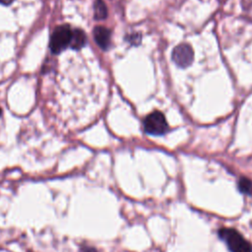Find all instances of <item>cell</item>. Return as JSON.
I'll use <instances>...</instances> for the list:
<instances>
[{"label": "cell", "instance_id": "6da1fadb", "mask_svg": "<svg viewBox=\"0 0 252 252\" xmlns=\"http://www.w3.org/2000/svg\"><path fill=\"white\" fill-rule=\"evenodd\" d=\"M219 236L224 241L230 252H252V245L236 229L221 227Z\"/></svg>", "mask_w": 252, "mask_h": 252}, {"label": "cell", "instance_id": "7a4b0ae2", "mask_svg": "<svg viewBox=\"0 0 252 252\" xmlns=\"http://www.w3.org/2000/svg\"><path fill=\"white\" fill-rule=\"evenodd\" d=\"M72 30L68 25H61L54 29L50 36L49 47L52 53L59 54L70 46Z\"/></svg>", "mask_w": 252, "mask_h": 252}, {"label": "cell", "instance_id": "3957f363", "mask_svg": "<svg viewBox=\"0 0 252 252\" xmlns=\"http://www.w3.org/2000/svg\"><path fill=\"white\" fill-rule=\"evenodd\" d=\"M145 132L150 135L160 136L168 131V125L164 115L159 111L150 113L144 120Z\"/></svg>", "mask_w": 252, "mask_h": 252}, {"label": "cell", "instance_id": "277c9868", "mask_svg": "<svg viewBox=\"0 0 252 252\" xmlns=\"http://www.w3.org/2000/svg\"><path fill=\"white\" fill-rule=\"evenodd\" d=\"M172 60L179 67L189 66L193 60V50L190 45L186 43L177 45L172 51Z\"/></svg>", "mask_w": 252, "mask_h": 252}, {"label": "cell", "instance_id": "5b68a950", "mask_svg": "<svg viewBox=\"0 0 252 252\" xmlns=\"http://www.w3.org/2000/svg\"><path fill=\"white\" fill-rule=\"evenodd\" d=\"M94 37L97 45L102 49H107L110 43V31L104 27H95L94 30Z\"/></svg>", "mask_w": 252, "mask_h": 252}, {"label": "cell", "instance_id": "8992f818", "mask_svg": "<svg viewBox=\"0 0 252 252\" xmlns=\"http://www.w3.org/2000/svg\"><path fill=\"white\" fill-rule=\"evenodd\" d=\"M87 42V37L85 32L80 29L72 30V36L70 41V47L74 50H79L85 46Z\"/></svg>", "mask_w": 252, "mask_h": 252}, {"label": "cell", "instance_id": "52a82bcc", "mask_svg": "<svg viewBox=\"0 0 252 252\" xmlns=\"http://www.w3.org/2000/svg\"><path fill=\"white\" fill-rule=\"evenodd\" d=\"M107 16V8L102 0L94 2V18L96 20H103Z\"/></svg>", "mask_w": 252, "mask_h": 252}, {"label": "cell", "instance_id": "ba28073f", "mask_svg": "<svg viewBox=\"0 0 252 252\" xmlns=\"http://www.w3.org/2000/svg\"><path fill=\"white\" fill-rule=\"evenodd\" d=\"M238 190L245 195H252V181L247 177H241L238 181Z\"/></svg>", "mask_w": 252, "mask_h": 252}, {"label": "cell", "instance_id": "9c48e42d", "mask_svg": "<svg viewBox=\"0 0 252 252\" xmlns=\"http://www.w3.org/2000/svg\"><path fill=\"white\" fill-rule=\"evenodd\" d=\"M82 252H97V251L93 247H85Z\"/></svg>", "mask_w": 252, "mask_h": 252}, {"label": "cell", "instance_id": "30bf717a", "mask_svg": "<svg viewBox=\"0 0 252 252\" xmlns=\"http://www.w3.org/2000/svg\"><path fill=\"white\" fill-rule=\"evenodd\" d=\"M15 0H0V4H3V5H10L14 2Z\"/></svg>", "mask_w": 252, "mask_h": 252}, {"label": "cell", "instance_id": "8fae6325", "mask_svg": "<svg viewBox=\"0 0 252 252\" xmlns=\"http://www.w3.org/2000/svg\"><path fill=\"white\" fill-rule=\"evenodd\" d=\"M0 113H1V109H0Z\"/></svg>", "mask_w": 252, "mask_h": 252}]
</instances>
